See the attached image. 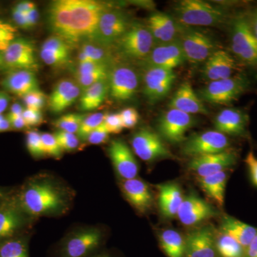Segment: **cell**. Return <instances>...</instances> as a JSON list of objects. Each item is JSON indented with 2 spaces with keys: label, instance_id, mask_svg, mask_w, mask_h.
I'll use <instances>...</instances> for the list:
<instances>
[{
  "label": "cell",
  "instance_id": "6da1fadb",
  "mask_svg": "<svg viewBox=\"0 0 257 257\" xmlns=\"http://www.w3.org/2000/svg\"><path fill=\"white\" fill-rule=\"evenodd\" d=\"M107 8L104 3L92 0L52 2L47 10L49 27L53 35L73 49L92 40L99 18Z\"/></svg>",
  "mask_w": 257,
  "mask_h": 257
},
{
  "label": "cell",
  "instance_id": "7a4b0ae2",
  "mask_svg": "<svg viewBox=\"0 0 257 257\" xmlns=\"http://www.w3.org/2000/svg\"><path fill=\"white\" fill-rule=\"evenodd\" d=\"M176 21L186 28L192 27H217L229 18L221 7L201 0H182L174 7Z\"/></svg>",
  "mask_w": 257,
  "mask_h": 257
},
{
  "label": "cell",
  "instance_id": "3957f363",
  "mask_svg": "<svg viewBox=\"0 0 257 257\" xmlns=\"http://www.w3.org/2000/svg\"><path fill=\"white\" fill-rule=\"evenodd\" d=\"M156 42L145 25L133 23L111 48L115 55L124 60L141 62L146 58Z\"/></svg>",
  "mask_w": 257,
  "mask_h": 257
},
{
  "label": "cell",
  "instance_id": "277c9868",
  "mask_svg": "<svg viewBox=\"0 0 257 257\" xmlns=\"http://www.w3.org/2000/svg\"><path fill=\"white\" fill-rule=\"evenodd\" d=\"M24 210L33 216L44 215L60 210L64 206L63 198L55 187L47 183L30 184L21 197Z\"/></svg>",
  "mask_w": 257,
  "mask_h": 257
},
{
  "label": "cell",
  "instance_id": "5b68a950",
  "mask_svg": "<svg viewBox=\"0 0 257 257\" xmlns=\"http://www.w3.org/2000/svg\"><path fill=\"white\" fill-rule=\"evenodd\" d=\"M249 86L247 77L242 74L214 81L202 88L199 96L202 101L213 104L228 105L244 94Z\"/></svg>",
  "mask_w": 257,
  "mask_h": 257
},
{
  "label": "cell",
  "instance_id": "8992f818",
  "mask_svg": "<svg viewBox=\"0 0 257 257\" xmlns=\"http://www.w3.org/2000/svg\"><path fill=\"white\" fill-rule=\"evenodd\" d=\"M133 23L130 16L123 10L107 8L101 14L90 41L111 48Z\"/></svg>",
  "mask_w": 257,
  "mask_h": 257
},
{
  "label": "cell",
  "instance_id": "52a82bcc",
  "mask_svg": "<svg viewBox=\"0 0 257 257\" xmlns=\"http://www.w3.org/2000/svg\"><path fill=\"white\" fill-rule=\"evenodd\" d=\"M109 94L114 100L125 102L133 99L140 87V75L136 69L125 62L111 64L109 70Z\"/></svg>",
  "mask_w": 257,
  "mask_h": 257
},
{
  "label": "cell",
  "instance_id": "ba28073f",
  "mask_svg": "<svg viewBox=\"0 0 257 257\" xmlns=\"http://www.w3.org/2000/svg\"><path fill=\"white\" fill-rule=\"evenodd\" d=\"M231 50L243 63L257 66V40L250 28L248 18L234 19L231 31Z\"/></svg>",
  "mask_w": 257,
  "mask_h": 257
},
{
  "label": "cell",
  "instance_id": "9c48e42d",
  "mask_svg": "<svg viewBox=\"0 0 257 257\" xmlns=\"http://www.w3.org/2000/svg\"><path fill=\"white\" fill-rule=\"evenodd\" d=\"M178 41L185 61L192 64L206 62L214 52L219 50L215 42L205 32L186 28Z\"/></svg>",
  "mask_w": 257,
  "mask_h": 257
},
{
  "label": "cell",
  "instance_id": "30bf717a",
  "mask_svg": "<svg viewBox=\"0 0 257 257\" xmlns=\"http://www.w3.org/2000/svg\"><path fill=\"white\" fill-rule=\"evenodd\" d=\"M132 147L135 155L145 162L175 158L163 139L150 128H143L137 132L132 138Z\"/></svg>",
  "mask_w": 257,
  "mask_h": 257
},
{
  "label": "cell",
  "instance_id": "8fae6325",
  "mask_svg": "<svg viewBox=\"0 0 257 257\" xmlns=\"http://www.w3.org/2000/svg\"><path fill=\"white\" fill-rule=\"evenodd\" d=\"M143 69L144 95L149 102L155 104L167 96L177 76L173 69L160 67Z\"/></svg>",
  "mask_w": 257,
  "mask_h": 257
},
{
  "label": "cell",
  "instance_id": "7c38bea8",
  "mask_svg": "<svg viewBox=\"0 0 257 257\" xmlns=\"http://www.w3.org/2000/svg\"><path fill=\"white\" fill-rule=\"evenodd\" d=\"M229 141L224 134L217 131H207L192 135L186 140L182 152L193 157L221 153L229 150Z\"/></svg>",
  "mask_w": 257,
  "mask_h": 257
},
{
  "label": "cell",
  "instance_id": "4fadbf2b",
  "mask_svg": "<svg viewBox=\"0 0 257 257\" xmlns=\"http://www.w3.org/2000/svg\"><path fill=\"white\" fill-rule=\"evenodd\" d=\"M194 123L192 115L170 109L161 116L157 128L159 135L164 140L179 144L186 141V134Z\"/></svg>",
  "mask_w": 257,
  "mask_h": 257
},
{
  "label": "cell",
  "instance_id": "5bb4252c",
  "mask_svg": "<svg viewBox=\"0 0 257 257\" xmlns=\"http://www.w3.org/2000/svg\"><path fill=\"white\" fill-rule=\"evenodd\" d=\"M186 62L178 40L169 43L157 44L146 58L138 62L143 68L160 67L173 69Z\"/></svg>",
  "mask_w": 257,
  "mask_h": 257
},
{
  "label": "cell",
  "instance_id": "9a60e30c",
  "mask_svg": "<svg viewBox=\"0 0 257 257\" xmlns=\"http://www.w3.org/2000/svg\"><path fill=\"white\" fill-rule=\"evenodd\" d=\"M5 67L12 70L35 72L38 64L32 42L25 39L17 38L3 53Z\"/></svg>",
  "mask_w": 257,
  "mask_h": 257
},
{
  "label": "cell",
  "instance_id": "2e32d148",
  "mask_svg": "<svg viewBox=\"0 0 257 257\" xmlns=\"http://www.w3.org/2000/svg\"><path fill=\"white\" fill-rule=\"evenodd\" d=\"M102 236L96 229L82 230L67 239L62 248V257H87L100 246Z\"/></svg>",
  "mask_w": 257,
  "mask_h": 257
},
{
  "label": "cell",
  "instance_id": "e0dca14e",
  "mask_svg": "<svg viewBox=\"0 0 257 257\" xmlns=\"http://www.w3.org/2000/svg\"><path fill=\"white\" fill-rule=\"evenodd\" d=\"M236 159L235 152L228 150L221 153L193 157L188 168L199 177H207L229 168L235 165Z\"/></svg>",
  "mask_w": 257,
  "mask_h": 257
},
{
  "label": "cell",
  "instance_id": "ac0fdd59",
  "mask_svg": "<svg viewBox=\"0 0 257 257\" xmlns=\"http://www.w3.org/2000/svg\"><path fill=\"white\" fill-rule=\"evenodd\" d=\"M217 212L212 206L196 194L184 197L177 217L185 226H193L214 217Z\"/></svg>",
  "mask_w": 257,
  "mask_h": 257
},
{
  "label": "cell",
  "instance_id": "d6986e66",
  "mask_svg": "<svg viewBox=\"0 0 257 257\" xmlns=\"http://www.w3.org/2000/svg\"><path fill=\"white\" fill-rule=\"evenodd\" d=\"M184 239V257H216V237L211 227L194 230Z\"/></svg>",
  "mask_w": 257,
  "mask_h": 257
},
{
  "label": "cell",
  "instance_id": "ffe728a7",
  "mask_svg": "<svg viewBox=\"0 0 257 257\" xmlns=\"http://www.w3.org/2000/svg\"><path fill=\"white\" fill-rule=\"evenodd\" d=\"M108 152L115 170L120 177L124 180L136 178L139 172L138 162L124 141L119 139L111 141Z\"/></svg>",
  "mask_w": 257,
  "mask_h": 257
},
{
  "label": "cell",
  "instance_id": "44dd1931",
  "mask_svg": "<svg viewBox=\"0 0 257 257\" xmlns=\"http://www.w3.org/2000/svg\"><path fill=\"white\" fill-rule=\"evenodd\" d=\"M156 44L177 41L186 28L175 18L163 13H155L148 19L147 25Z\"/></svg>",
  "mask_w": 257,
  "mask_h": 257
},
{
  "label": "cell",
  "instance_id": "7402d4cb",
  "mask_svg": "<svg viewBox=\"0 0 257 257\" xmlns=\"http://www.w3.org/2000/svg\"><path fill=\"white\" fill-rule=\"evenodd\" d=\"M81 94L82 89L75 80L61 79L55 84L48 97L49 109L53 114H60L72 105L80 97Z\"/></svg>",
  "mask_w": 257,
  "mask_h": 257
},
{
  "label": "cell",
  "instance_id": "603a6c76",
  "mask_svg": "<svg viewBox=\"0 0 257 257\" xmlns=\"http://www.w3.org/2000/svg\"><path fill=\"white\" fill-rule=\"evenodd\" d=\"M236 63L232 56L223 50H217L209 57L203 67L204 78L211 82L232 77Z\"/></svg>",
  "mask_w": 257,
  "mask_h": 257
},
{
  "label": "cell",
  "instance_id": "cb8c5ba5",
  "mask_svg": "<svg viewBox=\"0 0 257 257\" xmlns=\"http://www.w3.org/2000/svg\"><path fill=\"white\" fill-rule=\"evenodd\" d=\"M170 109H177L190 115L208 114L209 110L199 96L196 94L190 83H182L176 91L169 104Z\"/></svg>",
  "mask_w": 257,
  "mask_h": 257
},
{
  "label": "cell",
  "instance_id": "d4e9b609",
  "mask_svg": "<svg viewBox=\"0 0 257 257\" xmlns=\"http://www.w3.org/2000/svg\"><path fill=\"white\" fill-rule=\"evenodd\" d=\"M247 115L236 108H226L216 115L214 126L216 131L231 135L241 136L246 133Z\"/></svg>",
  "mask_w": 257,
  "mask_h": 257
},
{
  "label": "cell",
  "instance_id": "484cf974",
  "mask_svg": "<svg viewBox=\"0 0 257 257\" xmlns=\"http://www.w3.org/2000/svg\"><path fill=\"white\" fill-rule=\"evenodd\" d=\"M2 86L7 92L22 98L40 89L35 72L29 70H12L2 81Z\"/></svg>",
  "mask_w": 257,
  "mask_h": 257
},
{
  "label": "cell",
  "instance_id": "4316f807",
  "mask_svg": "<svg viewBox=\"0 0 257 257\" xmlns=\"http://www.w3.org/2000/svg\"><path fill=\"white\" fill-rule=\"evenodd\" d=\"M121 189L125 197L135 209L141 213L150 209L153 202L151 191L143 181L137 178L124 180Z\"/></svg>",
  "mask_w": 257,
  "mask_h": 257
},
{
  "label": "cell",
  "instance_id": "83f0119b",
  "mask_svg": "<svg viewBox=\"0 0 257 257\" xmlns=\"http://www.w3.org/2000/svg\"><path fill=\"white\" fill-rule=\"evenodd\" d=\"M159 191L158 204L162 215L173 218L177 215L184 197L178 184L167 183L157 187Z\"/></svg>",
  "mask_w": 257,
  "mask_h": 257
},
{
  "label": "cell",
  "instance_id": "f1b7e54d",
  "mask_svg": "<svg viewBox=\"0 0 257 257\" xmlns=\"http://www.w3.org/2000/svg\"><path fill=\"white\" fill-rule=\"evenodd\" d=\"M221 231L229 235L239 242L244 249L257 234L256 228L228 216L223 218Z\"/></svg>",
  "mask_w": 257,
  "mask_h": 257
},
{
  "label": "cell",
  "instance_id": "f546056e",
  "mask_svg": "<svg viewBox=\"0 0 257 257\" xmlns=\"http://www.w3.org/2000/svg\"><path fill=\"white\" fill-rule=\"evenodd\" d=\"M108 79L96 82L83 91L79 98V108L83 111L97 109L109 94Z\"/></svg>",
  "mask_w": 257,
  "mask_h": 257
},
{
  "label": "cell",
  "instance_id": "4dcf8cb0",
  "mask_svg": "<svg viewBox=\"0 0 257 257\" xmlns=\"http://www.w3.org/2000/svg\"><path fill=\"white\" fill-rule=\"evenodd\" d=\"M227 177L226 172L222 171L207 177H198L197 180L208 196L219 206H223Z\"/></svg>",
  "mask_w": 257,
  "mask_h": 257
},
{
  "label": "cell",
  "instance_id": "1f68e13d",
  "mask_svg": "<svg viewBox=\"0 0 257 257\" xmlns=\"http://www.w3.org/2000/svg\"><path fill=\"white\" fill-rule=\"evenodd\" d=\"M161 246L168 257H184L185 239L174 229H166L161 233Z\"/></svg>",
  "mask_w": 257,
  "mask_h": 257
},
{
  "label": "cell",
  "instance_id": "d6a6232c",
  "mask_svg": "<svg viewBox=\"0 0 257 257\" xmlns=\"http://www.w3.org/2000/svg\"><path fill=\"white\" fill-rule=\"evenodd\" d=\"M23 219L13 208H0V239H6L15 234L22 226Z\"/></svg>",
  "mask_w": 257,
  "mask_h": 257
},
{
  "label": "cell",
  "instance_id": "836d02e7",
  "mask_svg": "<svg viewBox=\"0 0 257 257\" xmlns=\"http://www.w3.org/2000/svg\"><path fill=\"white\" fill-rule=\"evenodd\" d=\"M111 47H106L92 41H86L81 44L79 50L84 52L88 58L93 62L111 64L114 63V52Z\"/></svg>",
  "mask_w": 257,
  "mask_h": 257
},
{
  "label": "cell",
  "instance_id": "e575fe53",
  "mask_svg": "<svg viewBox=\"0 0 257 257\" xmlns=\"http://www.w3.org/2000/svg\"><path fill=\"white\" fill-rule=\"evenodd\" d=\"M216 247L217 253L221 257H243L244 248L239 242L221 231L216 238Z\"/></svg>",
  "mask_w": 257,
  "mask_h": 257
},
{
  "label": "cell",
  "instance_id": "d590c367",
  "mask_svg": "<svg viewBox=\"0 0 257 257\" xmlns=\"http://www.w3.org/2000/svg\"><path fill=\"white\" fill-rule=\"evenodd\" d=\"M40 57L47 65L55 68H62L70 62L71 52H59L41 48Z\"/></svg>",
  "mask_w": 257,
  "mask_h": 257
},
{
  "label": "cell",
  "instance_id": "8d00e7d4",
  "mask_svg": "<svg viewBox=\"0 0 257 257\" xmlns=\"http://www.w3.org/2000/svg\"><path fill=\"white\" fill-rule=\"evenodd\" d=\"M104 117L105 114L102 112L93 113L86 116L83 119L77 133V136L78 137L79 140L86 141L89 134L103 124Z\"/></svg>",
  "mask_w": 257,
  "mask_h": 257
},
{
  "label": "cell",
  "instance_id": "74e56055",
  "mask_svg": "<svg viewBox=\"0 0 257 257\" xmlns=\"http://www.w3.org/2000/svg\"><path fill=\"white\" fill-rule=\"evenodd\" d=\"M86 115L79 114H67L63 115L53 122L56 128L60 131L77 135L83 119Z\"/></svg>",
  "mask_w": 257,
  "mask_h": 257
},
{
  "label": "cell",
  "instance_id": "f35d334b",
  "mask_svg": "<svg viewBox=\"0 0 257 257\" xmlns=\"http://www.w3.org/2000/svg\"><path fill=\"white\" fill-rule=\"evenodd\" d=\"M0 257H29L28 247L21 240H10L0 246Z\"/></svg>",
  "mask_w": 257,
  "mask_h": 257
},
{
  "label": "cell",
  "instance_id": "ab89813d",
  "mask_svg": "<svg viewBox=\"0 0 257 257\" xmlns=\"http://www.w3.org/2000/svg\"><path fill=\"white\" fill-rule=\"evenodd\" d=\"M111 66L109 67H106V68L97 71V72H93V73L74 77L76 82L77 83L80 89H82V92L87 89L88 87L95 84V83L104 80V79H107L109 77Z\"/></svg>",
  "mask_w": 257,
  "mask_h": 257
},
{
  "label": "cell",
  "instance_id": "60d3db41",
  "mask_svg": "<svg viewBox=\"0 0 257 257\" xmlns=\"http://www.w3.org/2000/svg\"><path fill=\"white\" fill-rule=\"evenodd\" d=\"M18 29L14 25L0 20V53L3 54L17 39Z\"/></svg>",
  "mask_w": 257,
  "mask_h": 257
},
{
  "label": "cell",
  "instance_id": "b9f144b4",
  "mask_svg": "<svg viewBox=\"0 0 257 257\" xmlns=\"http://www.w3.org/2000/svg\"><path fill=\"white\" fill-rule=\"evenodd\" d=\"M62 151L72 152L79 147L80 140L75 134L57 131L54 134Z\"/></svg>",
  "mask_w": 257,
  "mask_h": 257
},
{
  "label": "cell",
  "instance_id": "7bdbcfd3",
  "mask_svg": "<svg viewBox=\"0 0 257 257\" xmlns=\"http://www.w3.org/2000/svg\"><path fill=\"white\" fill-rule=\"evenodd\" d=\"M41 140L44 155L55 158H58L61 156L62 151L54 134L42 133Z\"/></svg>",
  "mask_w": 257,
  "mask_h": 257
},
{
  "label": "cell",
  "instance_id": "ee69618b",
  "mask_svg": "<svg viewBox=\"0 0 257 257\" xmlns=\"http://www.w3.org/2000/svg\"><path fill=\"white\" fill-rule=\"evenodd\" d=\"M27 147L30 155L33 157H41L43 156L42 150L41 134L35 130H31L27 133Z\"/></svg>",
  "mask_w": 257,
  "mask_h": 257
},
{
  "label": "cell",
  "instance_id": "f6af8a7d",
  "mask_svg": "<svg viewBox=\"0 0 257 257\" xmlns=\"http://www.w3.org/2000/svg\"><path fill=\"white\" fill-rule=\"evenodd\" d=\"M23 99L28 109L40 111L48 101V97L40 89L29 93Z\"/></svg>",
  "mask_w": 257,
  "mask_h": 257
},
{
  "label": "cell",
  "instance_id": "bcb514c9",
  "mask_svg": "<svg viewBox=\"0 0 257 257\" xmlns=\"http://www.w3.org/2000/svg\"><path fill=\"white\" fill-rule=\"evenodd\" d=\"M111 64L99 63V62H96L78 63L77 67H76L75 70H74V77L97 72V71L101 70V69L110 67Z\"/></svg>",
  "mask_w": 257,
  "mask_h": 257
},
{
  "label": "cell",
  "instance_id": "7dc6e473",
  "mask_svg": "<svg viewBox=\"0 0 257 257\" xmlns=\"http://www.w3.org/2000/svg\"><path fill=\"white\" fill-rule=\"evenodd\" d=\"M41 48L63 52H71L72 50L67 42L55 35L48 37L42 44Z\"/></svg>",
  "mask_w": 257,
  "mask_h": 257
},
{
  "label": "cell",
  "instance_id": "c3c4849f",
  "mask_svg": "<svg viewBox=\"0 0 257 257\" xmlns=\"http://www.w3.org/2000/svg\"><path fill=\"white\" fill-rule=\"evenodd\" d=\"M104 124L109 134H119L124 128L119 113L106 114Z\"/></svg>",
  "mask_w": 257,
  "mask_h": 257
},
{
  "label": "cell",
  "instance_id": "681fc988",
  "mask_svg": "<svg viewBox=\"0 0 257 257\" xmlns=\"http://www.w3.org/2000/svg\"><path fill=\"white\" fill-rule=\"evenodd\" d=\"M119 115L124 128H133L138 124L140 115L134 107L125 108L120 111Z\"/></svg>",
  "mask_w": 257,
  "mask_h": 257
},
{
  "label": "cell",
  "instance_id": "f907efd6",
  "mask_svg": "<svg viewBox=\"0 0 257 257\" xmlns=\"http://www.w3.org/2000/svg\"><path fill=\"white\" fill-rule=\"evenodd\" d=\"M109 134L104 126V122L89 134L86 141L90 145H101L106 143L109 139Z\"/></svg>",
  "mask_w": 257,
  "mask_h": 257
},
{
  "label": "cell",
  "instance_id": "816d5d0a",
  "mask_svg": "<svg viewBox=\"0 0 257 257\" xmlns=\"http://www.w3.org/2000/svg\"><path fill=\"white\" fill-rule=\"evenodd\" d=\"M23 116L29 127L41 124L44 121L43 114L40 110L26 108L23 111Z\"/></svg>",
  "mask_w": 257,
  "mask_h": 257
},
{
  "label": "cell",
  "instance_id": "f5cc1de1",
  "mask_svg": "<svg viewBox=\"0 0 257 257\" xmlns=\"http://www.w3.org/2000/svg\"><path fill=\"white\" fill-rule=\"evenodd\" d=\"M245 163L247 165L253 184L257 187V158L253 152H248L245 159Z\"/></svg>",
  "mask_w": 257,
  "mask_h": 257
},
{
  "label": "cell",
  "instance_id": "db71d44e",
  "mask_svg": "<svg viewBox=\"0 0 257 257\" xmlns=\"http://www.w3.org/2000/svg\"><path fill=\"white\" fill-rule=\"evenodd\" d=\"M12 15H13V20H14L15 24H16L18 27L25 29V30H29V29H30L26 14H24V13L18 11V10L15 9V8H13V11H12Z\"/></svg>",
  "mask_w": 257,
  "mask_h": 257
},
{
  "label": "cell",
  "instance_id": "11a10c76",
  "mask_svg": "<svg viewBox=\"0 0 257 257\" xmlns=\"http://www.w3.org/2000/svg\"><path fill=\"white\" fill-rule=\"evenodd\" d=\"M36 8V5L35 3H32V2L23 1L18 3L14 8L24 13V14H28L31 10Z\"/></svg>",
  "mask_w": 257,
  "mask_h": 257
},
{
  "label": "cell",
  "instance_id": "9f6ffc18",
  "mask_svg": "<svg viewBox=\"0 0 257 257\" xmlns=\"http://www.w3.org/2000/svg\"><path fill=\"white\" fill-rule=\"evenodd\" d=\"M8 119L10 121L12 128L23 130V128L29 127L23 116H18V117L8 118Z\"/></svg>",
  "mask_w": 257,
  "mask_h": 257
},
{
  "label": "cell",
  "instance_id": "6f0895ef",
  "mask_svg": "<svg viewBox=\"0 0 257 257\" xmlns=\"http://www.w3.org/2000/svg\"><path fill=\"white\" fill-rule=\"evenodd\" d=\"M243 257H257V234L247 247L245 248Z\"/></svg>",
  "mask_w": 257,
  "mask_h": 257
},
{
  "label": "cell",
  "instance_id": "680465c9",
  "mask_svg": "<svg viewBox=\"0 0 257 257\" xmlns=\"http://www.w3.org/2000/svg\"><path fill=\"white\" fill-rule=\"evenodd\" d=\"M24 110H25V109L21 104H19V103H15L10 108L8 118L18 117V116H23Z\"/></svg>",
  "mask_w": 257,
  "mask_h": 257
},
{
  "label": "cell",
  "instance_id": "91938a15",
  "mask_svg": "<svg viewBox=\"0 0 257 257\" xmlns=\"http://www.w3.org/2000/svg\"><path fill=\"white\" fill-rule=\"evenodd\" d=\"M10 101V96L4 91H0V114L6 110Z\"/></svg>",
  "mask_w": 257,
  "mask_h": 257
},
{
  "label": "cell",
  "instance_id": "94428289",
  "mask_svg": "<svg viewBox=\"0 0 257 257\" xmlns=\"http://www.w3.org/2000/svg\"><path fill=\"white\" fill-rule=\"evenodd\" d=\"M247 18L253 35H254L255 38L257 40V8L253 10L252 13Z\"/></svg>",
  "mask_w": 257,
  "mask_h": 257
},
{
  "label": "cell",
  "instance_id": "6125c7cd",
  "mask_svg": "<svg viewBox=\"0 0 257 257\" xmlns=\"http://www.w3.org/2000/svg\"><path fill=\"white\" fill-rule=\"evenodd\" d=\"M26 15L30 28H32L36 26L39 20V12L37 8L31 10L30 13H28V14Z\"/></svg>",
  "mask_w": 257,
  "mask_h": 257
},
{
  "label": "cell",
  "instance_id": "be15d7a7",
  "mask_svg": "<svg viewBox=\"0 0 257 257\" xmlns=\"http://www.w3.org/2000/svg\"><path fill=\"white\" fill-rule=\"evenodd\" d=\"M11 128V124H10V121L8 117H5L4 119L0 121V133L9 131Z\"/></svg>",
  "mask_w": 257,
  "mask_h": 257
},
{
  "label": "cell",
  "instance_id": "e7e4bbea",
  "mask_svg": "<svg viewBox=\"0 0 257 257\" xmlns=\"http://www.w3.org/2000/svg\"><path fill=\"white\" fill-rule=\"evenodd\" d=\"M5 67L4 59H3V54L0 53V69Z\"/></svg>",
  "mask_w": 257,
  "mask_h": 257
},
{
  "label": "cell",
  "instance_id": "03108f58",
  "mask_svg": "<svg viewBox=\"0 0 257 257\" xmlns=\"http://www.w3.org/2000/svg\"><path fill=\"white\" fill-rule=\"evenodd\" d=\"M97 257H111V256H109V255L103 254V255H100V256H99Z\"/></svg>",
  "mask_w": 257,
  "mask_h": 257
}]
</instances>
